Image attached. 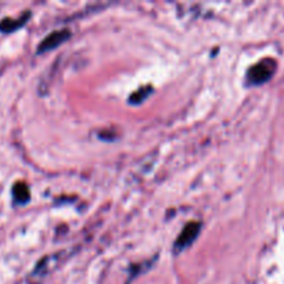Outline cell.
Listing matches in <instances>:
<instances>
[{"instance_id":"cell-1","label":"cell","mask_w":284,"mask_h":284,"mask_svg":"<svg viewBox=\"0 0 284 284\" xmlns=\"http://www.w3.org/2000/svg\"><path fill=\"white\" fill-rule=\"evenodd\" d=\"M276 69V64L272 58H265L256 62L247 71V82L250 85H261L270 79Z\"/></svg>"},{"instance_id":"cell-2","label":"cell","mask_w":284,"mask_h":284,"mask_svg":"<svg viewBox=\"0 0 284 284\" xmlns=\"http://www.w3.org/2000/svg\"><path fill=\"white\" fill-rule=\"evenodd\" d=\"M201 230V223L197 222V221H193V222L187 223L183 228V230L180 232L179 237L175 240V244H173V251L179 254L182 252L186 248H189L190 245L194 243V240L198 237Z\"/></svg>"},{"instance_id":"cell-3","label":"cell","mask_w":284,"mask_h":284,"mask_svg":"<svg viewBox=\"0 0 284 284\" xmlns=\"http://www.w3.org/2000/svg\"><path fill=\"white\" fill-rule=\"evenodd\" d=\"M71 36V31L69 29H58V31H53L50 34L46 36L45 39L42 40L38 46V53H46V51L54 50L56 47L64 43L65 40L69 39Z\"/></svg>"},{"instance_id":"cell-4","label":"cell","mask_w":284,"mask_h":284,"mask_svg":"<svg viewBox=\"0 0 284 284\" xmlns=\"http://www.w3.org/2000/svg\"><path fill=\"white\" fill-rule=\"evenodd\" d=\"M29 18H31V12H25L18 18H3V20H0V32L2 34H12L14 31L24 27L25 24L28 23Z\"/></svg>"},{"instance_id":"cell-5","label":"cell","mask_w":284,"mask_h":284,"mask_svg":"<svg viewBox=\"0 0 284 284\" xmlns=\"http://www.w3.org/2000/svg\"><path fill=\"white\" fill-rule=\"evenodd\" d=\"M12 194L14 204H17V205H25V204H28L29 200H31V191H29L28 184L24 183V182L14 183Z\"/></svg>"},{"instance_id":"cell-6","label":"cell","mask_w":284,"mask_h":284,"mask_svg":"<svg viewBox=\"0 0 284 284\" xmlns=\"http://www.w3.org/2000/svg\"><path fill=\"white\" fill-rule=\"evenodd\" d=\"M151 92H153L151 86L140 88L139 90H136L134 93L130 95V97H129V103H130V104H134V106H136V104H140V103H143V101L151 95Z\"/></svg>"}]
</instances>
